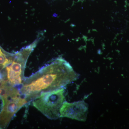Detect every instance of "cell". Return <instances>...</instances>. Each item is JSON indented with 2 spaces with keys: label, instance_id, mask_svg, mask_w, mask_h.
Returning <instances> with one entry per match:
<instances>
[{
  "label": "cell",
  "instance_id": "3",
  "mask_svg": "<svg viewBox=\"0 0 129 129\" xmlns=\"http://www.w3.org/2000/svg\"><path fill=\"white\" fill-rule=\"evenodd\" d=\"M65 101L64 88L42 92L32 105L45 117L55 120L60 117V110Z\"/></svg>",
  "mask_w": 129,
  "mask_h": 129
},
{
  "label": "cell",
  "instance_id": "2",
  "mask_svg": "<svg viewBox=\"0 0 129 129\" xmlns=\"http://www.w3.org/2000/svg\"><path fill=\"white\" fill-rule=\"evenodd\" d=\"M41 37L36 39L32 44L15 52L14 59L1 73L4 79L12 85H21L25 77L24 71L28 57L37 46Z\"/></svg>",
  "mask_w": 129,
  "mask_h": 129
},
{
  "label": "cell",
  "instance_id": "7",
  "mask_svg": "<svg viewBox=\"0 0 129 129\" xmlns=\"http://www.w3.org/2000/svg\"><path fill=\"white\" fill-rule=\"evenodd\" d=\"M2 48L1 47V46H0V51L1 50V49H2Z\"/></svg>",
  "mask_w": 129,
  "mask_h": 129
},
{
  "label": "cell",
  "instance_id": "1",
  "mask_svg": "<svg viewBox=\"0 0 129 129\" xmlns=\"http://www.w3.org/2000/svg\"><path fill=\"white\" fill-rule=\"evenodd\" d=\"M78 77L69 62L59 57L25 78L19 90L29 103L39 97L42 92L64 88Z\"/></svg>",
  "mask_w": 129,
  "mask_h": 129
},
{
  "label": "cell",
  "instance_id": "5",
  "mask_svg": "<svg viewBox=\"0 0 129 129\" xmlns=\"http://www.w3.org/2000/svg\"><path fill=\"white\" fill-rule=\"evenodd\" d=\"M88 113V105L84 101L73 103L65 101L60 109V117H67L79 121H85Z\"/></svg>",
  "mask_w": 129,
  "mask_h": 129
},
{
  "label": "cell",
  "instance_id": "6",
  "mask_svg": "<svg viewBox=\"0 0 129 129\" xmlns=\"http://www.w3.org/2000/svg\"><path fill=\"white\" fill-rule=\"evenodd\" d=\"M8 82L4 79L2 74L0 73V89L7 84Z\"/></svg>",
  "mask_w": 129,
  "mask_h": 129
},
{
  "label": "cell",
  "instance_id": "4",
  "mask_svg": "<svg viewBox=\"0 0 129 129\" xmlns=\"http://www.w3.org/2000/svg\"><path fill=\"white\" fill-rule=\"evenodd\" d=\"M28 103L22 95L2 103L0 112V129L7 128L16 113Z\"/></svg>",
  "mask_w": 129,
  "mask_h": 129
},
{
  "label": "cell",
  "instance_id": "8",
  "mask_svg": "<svg viewBox=\"0 0 129 129\" xmlns=\"http://www.w3.org/2000/svg\"><path fill=\"white\" fill-rule=\"evenodd\" d=\"M92 1H93V0H92Z\"/></svg>",
  "mask_w": 129,
  "mask_h": 129
}]
</instances>
